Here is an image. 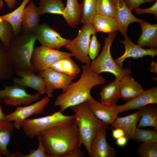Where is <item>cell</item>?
I'll return each instance as SVG.
<instances>
[{"label":"cell","instance_id":"16","mask_svg":"<svg viewBox=\"0 0 157 157\" xmlns=\"http://www.w3.org/2000/svg\"><path fill=\"white\" fill-rule=\"evenodd\" d=\"M15 74L20 77H13L11 79L14 83L32 88L40 95L45 93V85L43 78L35 73L28 71H19Z\"/></svg>","mask_w":157,"mask_h":157},{"label":"cell","instance_id":"24","mask_svg":"<svg viewBox=\"0 0 157 157\" xmlns=\"http://www.w3.org/2000/svg\"><path fill=\"white\" fill-rule=\"evenodd\" d=\"M30 0H23L20 5L12 12L0 16V19L8 22L12 26L14 35L21 33L22 20L24 10Z\"/></svg>","mask_w":157,"mask_h":157},{"label":"cell","instance_id":"15","mask_svg":"<svg viewBox=\"0 0 157 157\" xmlns=\"http://www.w3.org/2000/svg\"><path fill=\"white\" fill-rule=\"evenodd\" d=\"M124 37V39L120 40V42L124 44L125 51L122 56L115 60L116 63L119 66L122 67L124 61L127 58H142L146 56H150L153 58L157 55V49H144L134 43L127 34Z\"/></svg>","mask_w":157,"mask_h":157},{"label":"cell","instance_id":"22","mask_svg":"<svg viewBox=\"0 0 157 157\" xmlns=\"http://www.w3.org/2000/svg\"><path fill=\"white\" fill-rule=\"evenodd\" d=\"M142 33L137 43L142 47L157 48V24H151L143 20L140 22Z\"/></svg>","mask_w":157,"mask_h":157},{"label":"cell","instance_id":"14","mask_svg":"<svg viewBox=\"0 0 157 157\" xmlns=\"http://www.w3.org/2000/svg\"><path fill=\"white\" fill-rule=\"evenodd\" d=\"M115 10V18L119 31L124 36L126 35L128 26L131 23L141 22L143 19L135 17L124 0H112Z\"/></svg>","mask_w":157,"mask_h":157},{"label":"cell","instance_id":"38","mask_svg":"<svg viewBox=\"0 0 157 157\" xmlns=\"http://www.w3.org/2000/svg\"><path fill=\"white\" fill-rule=\"evenodd\" d=\"M101 47V44L95 34L92 35L88 47V54L90 59L94 60L97 56Z\"/></svg>","mask_w":157,"mask_h":157},{"label":"cell","instance_id":"41","mask_svg":"<svg viewBox=\"0 0 157 157\" xmlns=\"http://www.w3.org/2000/svg\"><path fill=\"white\" fill-rule=\"evenodd\" d=\"M84 156L85 154L81 147H78L72 151L66 157H83Z\"/></svg>","mask_w":157,"mask_h":157},{"label":"cell","instance_id":"28","mask_svg":"<svg viewBox=\"0 0 157 157\" xmlns=\"http://www.w3.org/2000/svg\"><path fill=\"white\" fill-rule=\"evenodd\" d=\"M120 80L114 81L102 87L100 92L101 102L109 104H116L120 99Z\"/></svg>","mask_w":157,"mask_h":157},{"label":"cell","instance_id":"20","mask_svg":"<svg viewBox=\"0 0 157 157\" xmlns=\"http://www.w3.org/2000/svg\"><path fill=\"white\" fill-rule=\"evenodd\" d=\"M40 15L38 7L33 1H31L23 10L21 26L23 33H33L39 25Z\"/></svg>","mask_w":157,"mask_h":157},{"label":"cell","instance_id":"27","mask_svg":"<svg viewBox=\"0 0 157 157\" xmlns=\"http://www.w3.org/2000/svg\"><path fill=\"white\" fill-rule=\"evenodd\" d=\"M96 32L110 33L119 31L115 18L96 14L92 22Z\"/></svg>","mask_w":157,"mask_h":157},{"label":"cell","instance_id":"25","mask_svg":"<svg viewBox=\"0 0 157 157\" xmlns=\"http://www.w3.org/2000/svg\"><path fill=\"white\" fill-rule=\"evenodd\" d=\"M15 129L12 122L7 120L0 122V157H2V155L9 157L10 153L8 150L7 147Z\"/></svg>","mask_w":157,"mask_h":157},{"label":"cell","instance_id":"29","mask_svg":"<svg viewBox=\"0 0 157 157\" xmlns=\"http://www.w3.org/2000/svg\"><path fill=\"white\" fill-rule=\"evenodd\" d=\"M15 74L8 50L0 41V80L11 79Z\"/></svg>","mask_w":157,"mask_h":157},{"label":"cell","instance_id":"47","mask_svg":"<svg viewBox=\"0 0 157 157\" xmlns=\"http://www.w3.org/2000/svg\"><path fill=\"white\" fill-rule=\"evenodd\" d=\"M3 5V0H0V12L1 11Z\"/></svg>","mask_w":157,"mask_h":157},{"label":"cell","instance_id":"13","mask_svg":"<svg viewBox=\"0 0 157 157\" xmlns=\"http://www.w3.org/2000/svg\"><path fill=\"white\" fill-rule=\"evenodd\" d=\"M86 102L94 115L107 125L111 124L120 113L116 104L99 102L91 96Z\"/></svg>","mask_w":157,"mask_h":157},{"label":"cell","instance_id":"48","mask_svg":"<svg viewBox=\"0 0 157 157\" xmlns=\"http://www.w3.org/2000/svg\"></svg>","mask_w":157,"mask_h":157},{"label":"cell","instance_id":"23","mask_svg":"<svg viewBox=\"0 0 157 157\" xmlns=\"http://www.w3.org/2000/svg\"><path fill=\"white\" fill-rule=\"evenodd\" d=\"M82 10V4L79 3L78 0H67L62 16L67 24L75 28L81 22Z\"/></svg>","mask_w":157,"mask_h":157},{"label":"cell","instance_id":"45","mask_svg":"<svg viewBox=\"0 0 157 157\" xmlns=\"http://www.w3.org/2000/svg\"><path fill=\"white\" fill-rule=\"evenodd\" d=\"M6 3L8 7L10 9H13L15 5L17 0H4Z\"/></svg>","mask_w":157,"mask_h":157},{"label":"cell","instance_id":"33","mask_svg":"<svg viewBox=\"0 0 157 157\" xmlns=\"http://www.w3.org/2000/svg\"><path fill=\"white\" fill-rule=\"evenodd\" d=\"M13 35L11 25L7 21L0 19V41L7 50Z\"/></svg>","mask_w":157,"mask_h":157},{"label":"cell","instance_id":"9","mask_svg":"<svg viewBox=\"0 0 157 157\" xmlns=\"http://www.w3.org/2000/svg\"><path fill=\"white\" fill-rule=\"evenodd\" d=\"M4 89L0 90V98L6 105L17 107L26 106L36 101L41 95L38 93L30 94L24 87L14 83L11 85H4Z\"/></svg>","mask_w":157,"mask_h":157},{"label":"cell","instance_id":"18","mask_svg":"<svg viewBox=\"0 0 157 157\" xmlns=\"http://www.w3.org/2000/svg\"><path fill=\"white\" fill-rule=\"evenodd\" d=\"M157 103V87L154 86L143 92L132 100L124 104L118 105L120 113L128 110L138 109L151 104Z\"/></svg>","mask_w":157,"mask_h":157},{"label":"cell","instance_id":"40","mask_svg":"<svg viewBox=\"0 0 157 157\" xmlns=\"http://www.w3.org/2000/svg\"><path fill=\"white\" fill-rule=\"evenodd\" d=\"M155 0H124L126 5L131 10L139 8L143 3H151Z\"/></svg>","mask_w":157,"mask_h":157},{"label":"cell","instance_id":"36","mask_svg":"<svg viewBox=\"0 0 157 157\" xmlns=\"http://www.w3.org/2000/svg\"><path fill=\"white\" fill-rule=\"evenodd\" d=\"M38 141V147L36 149H32L26 154H22L16 151L10 154L9 157H49L47 154L40 135L37 137Z\"/></svg>","mask_w":157,"mask_h":157},{"label":"cell","instance_id":"32","mask_svg":"<svg viewBox=\"0 0 157 157\" xmlns=\"http://www.w3.org/2000/svg\"><path fill=\"white\" fill-rule=\"evenodd\" d=\"M97 0H83L81 22L83 24L92 23L96 14Z\"/></svg>","mask_w":157,"mask_h":157},{"label":"cell","instance_id":"46","mask_svg":"<svg viewBox=\"0 0 157 157\" xmlns=\"http://www.w3.org/2000/svg\"><path fill=\"white\" fill-rule=\"evenodd\" d=\"M1 99L0 98V122L6 120L5 118V115L3 113L1 105Z\"/></svg>","mask_w":157,"mask_h":157},{"label":"cell","instance_id":"19","mask_svg":"<svg viewBox=\"0 0 157 157\" xmlns=\"http://www.w3.org/2000/svg\"><path fill=\"white\" fill-rule=\"evenodd\" d=\"M141 117V114L138 111L128 116L117 117L111 124L114 128L122 129L124 133V136L128 140H133L134 136L138 123Z\"/></svg>","mask_w":157,"mask_h":157},{"label":"cell","instance_id":"42","mask_svg":"<svg viewBox=\"0 0 157 157\" xmlns=\"http://www.w3.org/2000/svg\"><path fill=\"white\" fill-rule=\"evenodd\" d=\"M111 130L112 136L115 139H117L124 136V133L123 131L120 129L116 128L115 129H111Z\"/></svg>","mask_w":157,"mask_h":157},{"label":"cell","instance_id":"10","mask_svg":"<svg viewBox=\"0 0 157 157\" xmlns=\"http://www.w3.org/2000/svg\"><path fill=\"white\" fill-rule=\"evenodd\" d=\"M49 101L50 98L47 96L34 103L23 106H17L13 112L5 115L6 119L13 121L15 129H19L22 122L28 117L43 112Z\"/></svg>","mask_w":157,"mask_h":157},{"label":"cell","instance_id":"8","mask_svg":"<svg viewBox=\"0 0 157 157\" xmlns=\"http://www.w3.org/2000/svg\"><path fill=\"white\" fill-rule=\"evenodd\" d=\"M73 56L71 52L62 51L41 46L34 47L31 59V64L36 72L47 70L59 59Z\"/></svg>","mask_w":157,"mask_h":157},{"label":"cell","instance_id":"12","mask_svg":"<svg viewBox=\"0 0 157 157\" xmlns=\"http://www.w3.org/2000/svg\"><path fill=\"white\" fill-rule=\"evenodd\" d=\"M33 33L42 46L54 49L59 50L70 40L62 37L46 23L39 24Z\"/></svg>","mask_w":157,"mask_h":157},{"label":"cell","instance_id":"3","mask_svg":"<svg viewBox=\"0 0 157 157\" xmlns=\"http://www.w3.org/2000/svg\"><path fill=\"white\" fill-rule=\"evenodd\" d=\"M36 40L33 33L13 36L7 50L15 73L22 71L36 73L31 60Z\"/></svg>","mask_w":157,"mask_h":157},{"label":"cell","instance_id":"37","mask_svg":"<svg viewBox=\"0 0 157 157\" xmlns=\"http://www.w3.org/2000/svg\"><path fill=\"white\" fill-rule=\"evenodd\" d=\"M137 152L141 157H157V142H142L138 147Z\"/></svg>","mask_w":157,"mask_h":157},{"label":"cell","instance_id":"34","mask_svg":"<svg viewBox=\"0 0 157 157\" xmlns=\"http://www.w3.org/2000/svg\"><path fill=\"white\" fill-rule=\"evenodd\" d=\"M96 14L115 18V10L112 0H97Z\"/></svg>","mask_w":157,"mask_h":157},{"label":"cell","instance_id":"43","mask_svg":"<svg viewBox=\"0 0 157 157\" xmlns=\"http://www.w3.org/2000/svg\"><path fill=\"white\" fill-rule=\"evenodd\" d=\"M116 143L118 146L123 147L125 146L128 142V139L124 136L116 139Z\"/></svg>","mask_w":157,"mask_h":157},{"label":"cell","instance_id":"1","mask_svg":"<svg viewBox=\"0 0 157 157\" xmlns=\"http://www.w3.org/2000/svg\"><path fill=\"white\" fill-rule=\"evenodd\" d=\"M40 135L49 157H66L73 150L81 147L78 130L75 122L49 128Z\"/></svg>","mask_w":157,"mask_h":157},{"label":"cell","instance_id":"17","mask_svg":"<svg viewBox=\"0 0 157 157\" xmlns=\"http://www.w3.org/2000/svg\"><path fill=\"white\" fill-rule=\"evenodd\" d=\"M107 129L99 130L92 141L89 154L90 157H114L116 151L108 143L106 134Z\"/></svg>","mask_w":157,"mask_h":157},{"label":"cell","instance_id":"31","mask_svg":"<svg viewBox=\"0 0 157 157\" xmlns=\"http://www.w3.org/2000/svg\"><path fill=\"white\" fill-rule=\"evenodd\" d=\"M38 7L40 15L47 13L62 15L65 7L61 0H40Z\"/></svg>","mask_w":157,"mask_h":157},{"label":"cell","instance_id":"11","mask_svg":"<svg viewBox=\"0 0 157 157\" xmlns=\"http://www.w3.org/2000/svg\"><path fill=\"white\" fill-rule=\"evenodd\" d=\"M42 77L45 85V93L49 98L53 96L55 90L61 89L63 93L65 92L72 81L76 76L66 75L49 68L47 70L38 73Z\"/></svg>","mask_w":157,"mask_h":157},{"label":"cell","instance_id":"21","mask_svg":"<svg viewBox=\"0 0 157 157\" xmlns=\"http://www.w3.org/2000/svg\"><path fill=\"white\" fill-rule=\"evenodd\" d=\"M144 90L139 83L131 76H125L120 81V99L126 101L133 99Z\"/></svg>","mask_w":157,"mask_h":157},{"label":"cell","instance_id":"26","mask_svg":"<svg viewBox=\"0 0 157 157\" xmlns=\"http://www.w3.org/2000/svg\"><path fill=\"white\" fill-rule=\"evenodd\" d=\"M154 104H149L137 109L141 114L137 127L152 126L157 130V108Z\"/></svg>","mask_w":157,"mask_h":157},{"label":"cell","instance_id":"44","mask_svg":"<svg viewBox=\"0 0 157 157\" xmlns=\"http://www.w3.org/2000/svg\"><path fill=\"white\" fill-rule=\"evenodd\" d=\"M150 66L149 70L151 72H154L156 74H157V62L154 61L152 60L150 64Z\"/></svg>","mask_w":157,"mask_h":157},{"label":"cell","instance_id":"4","mask_svg":"<svg viewBox=\"0 0 157 157\" xmlns=\"http://www.w3.org/2000/svg\"><path fill=\"white\" fill-rule=\"evenodd\" d=\"M75 113V122L79 131V145L83 144L89 154L91 143L98 132L108 129L106 124L92 112L86 102L70 107Z\"/></svg>","mask_w":157,"mask_h":157},{"label":"cell","instance_id":"5","mask_svg":"<svg viewBox=\"0 0 157 157\" xmlns=\"http://www.w3.org/2000/svg\"><path fill=\"white\" fill-rule=\"evenodd\" d=\"M117 33L116 31L109 33L104 39V45L100 54L91 62L90 66L97 74L110 73L120 81L125 76H131V71L129 67L123 68L119 66L111 55V47Z\"/></svg>","mask_w":157,"mask_h":157},{"label":"cell","instance_id":"7","mask_svg":"<svg viewBox=\"0 0 157 157\" xmlns=\"http://www.w3.org/2000/svg\"><path fill=\"white\" fill-rule=\"evenodd\" d=\"M96 32L92 23L83 24L77 36L65 45V48L80 62L90 65L88 51L90 37Z\"/></svg>","mask_w":157,"mask_h":157},{"label":"cell","instance_id":"35","mask_svg":"<svg viewBox=\"0 0 157 157\" xmlns=\"http://www.w3.org/2000/svg\"><path fill=\"white\" fill-rule=\"evenodd\" d=\"M133 140L138 142H157V130H144L136 129Z\"/></svg>","mask_w":157,"mask_h":157},{"label":"cell","instance_id":"2","mask_svg":"<svg viewBox=\"0 0 157 157\" xmlns=\"http://www.w3.org/2000/svg\"><path fill=\"white\" fill-rule=\"evenodd\" d=\"M81 76L77 81L69 85L66 91L59 95L55 101L63 113L67 108L86 102L91 96L90 92L94 86L106 82L105 79L93 71L90 65H84Z\"/></svg>","mask_w":157,"mask_h":157},{"label":"cell","instance_id":"30","mask_svg":"<svg viewBox=\"0 0 157 157\" xmlns=\"http://www.w3.org/2000/svg\"><path fill=\"white\" fill-rule=\"evenodd\" d=\"M50 68L60 73L72 76H76L81 72L80 68L71 57L59 59L53 63Z\"/></svg>","mask_w":157,"mask_h":157},{"label":"cell","instance_id":"6","mask_svg":"<svg viewBox=\"0 0 157 157\" xmlns=\"http://www.w3.org/2000/svg\"><path fill=\"white\" fill-rule=\"evenodd\" d=\"M74 122V115H65L59 111L40 117L28 118L22 122L21 127L27 137L32 138L40 135L42 131L48 129Z\"/></svg>","mask_w":157,"mask_h":157},{"label":"cell","instance_id":"39","mask_svg":"<svg viewBox=\"0 0 157 157\" xmlns=\"http://www.w3.org/2000/svg\"><path fill=\"white\" fill-rule=\"evenodd\" d=\"M136 13L138 15L144 13L153 14L157 19V1L151 6L148 8L142 9L138 8L134 10Z\"/></svg>","mask_w":157,"mask_h":157}]
</instances>
